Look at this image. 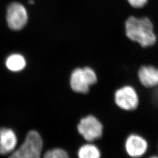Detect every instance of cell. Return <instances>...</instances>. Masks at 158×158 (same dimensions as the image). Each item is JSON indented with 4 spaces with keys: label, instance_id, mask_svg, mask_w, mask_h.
<instances>
[{
    "label": "cell",
    "instance_id": "6da1fadb",
    "mask_svg": "<svg viewBox=\"0 0 158 158\" xmlns=\"http://www.w3.org/2000/svg\"><path fill=\"white\" fill-rule=\"evenodd\" d=\"M125 32L129 39L143 48L153 45L156 40L152 23L147 17L128 18L125 23Z\"/></svg>",
    "mask_w": 158,
    "mask_h": 158
},
{
    "label": "cell",
    "instance_id": "7a4b0ae2",
    "mask_svg": "<svg viewBox=\"0 0 158 158\" xmlns=\"http://www.w3.org/2000/svg\"><path fill=\"white\" fill-rule=\"evenodd\" d=\"M43 141L41 136L35 130L30 131L23 144L12 152L16 158H41Z\"/></svg>",
    "mask_w": 158,
    "mask_h": 158
},
{
    "label": "cell",
    "instance_id": "3957f363",
    "mask_svg": "<svg viewBox=\"0 0 158 158\" xmlns=\"http://www.w3.org/2000/svg\"><path fill=\"white\" fill-rule=\"evenodd\" d=\"M97 81L96 74L91 68L76 69L70 77V86L74 92L86 94L89 90L90 85H94Z\"/></svg>",
    "mask_w": 158,
    "mask_h": 158
},
{
    "label": "cell",
    "instance_id": "277c9868",
    "mask_svg": "<svg viewBox=\"0 0 158 158\" xmlns=\"http://www.w3.org/2000/svg\"><path fill=\"white\" fill-rule=\"evenodd\" d=\"M77 130L85 139L91 142L102 137L103 126L96 117L89 115L80 119L77 125Z\"/></svg>",
    "mask_w": 158,
    "mask_h": 158
},
{
    "label": "cell",
    "instance_id": "5b68a950",
    "mask_svg": "<svg viewBox=\"0 0 158 158\" xmlns=\"http://www.w3.org/2000/svg\"><path fill=\"white\" fill-rule=\"evenodd\" d=\"M115 102L121 109L125 111L135 110L139 106V96L135 89L130 85L118 89L114 94Z\"/></svg>",
    "mask_w": 158,
    "mask_h": 158
},
{
    "label": "cell",
    "instance_id": "8992f818",
    "mask_svg": "<svg viewBox=\"0 0 158 158\" xmlns=\"http://www.w3.org/2000/svg\"><path fill=\"white\" fill-rule=\"evenodd\" d=\"M6 21L12 30L22 29L28 22V14L25 8L18 2L11 4L7 8Z\"/></svg>",
    "mask_w": 158,
    "mask_h": 158
},
{
    "label": "cell",
    "instance_id": "52a82bcc",
    "mask_svg": "<svg viewBox=\"0 0 158 158\" xmlns=\"http://www.w3.org/2000/svg\"><path fill=\"white\" fill-rule=\"evenodd\" d=\"M125 148L130 157L139 158L147 153L148 143L143 136L132 134L127 137L125 143Z\"/></svg>",
    "mask_w": 158,
    "mask_h": 158
},
{
    "label": "cell",
    "instance_id": "ba28073f",
    "mask_svg": "<svg viewBox=\"0 0 158 158\" xmlns=\"http://www.w3.org/2000/svg\"><path fill=\"white\" fill-rule=\"evenodd\" d=\"M18 139L15 132L10 128H0V155H6L15 150Z\"/></svg>",
    "mask_w": 158,
    "mask_h": 158
},
{
    "label": "cell",
    "instance_id": "9c48e42d",
    "mask_svg": "<svg viewBox=\"0 0 158 158\" xmlns=\"http://www.w3.org/2000/svg\"><path fill=\"white\" fill-rule=\"evenodd\" d=\"M138 79L143 86L156 88L158 86V68L153 66H142L138 70Z\"/></svg>",
    "mask_w": 158,
    "mask_h": 158
},
{
    "label": "cell",
    "instance_id": "30bf717a",
    "mask_svg": "<svg viewBox=\"0 0 158 158\" xmlns=\"http://www.w3.org/2000/svg\"><path fill=\"white\" fill-rule=\"evenodd\" d=\"M6 66L10 71L18 72L21 71L26 66V61L23 56L14 53L8 57L6 59Z\"/></svg>",
    "mask_w": 158,
    "mask_h": 158
},
{
    "label": "cell",
    "instance_id": "8fae6325",
    "mask_svg": "<svg viewBox=\"0 0 158 158\" xmlns=\"http://www.w3.org/2000/svg\"><path fill=\"white\" fill-rule=\"evenodd\" d=\"M79 158H101V152L96 145L87 143L79 148Z\"/></svg>",
    "mask_w": 158,
    "mask_h": 158
},
{
    "label": "cell",
    "instance_id": "7c38bea8",
    "mask_svg": "<svg viewBox=\"0 0 158 158\" xmlns=\"http://www.w3.org/2000/svg\"><path fill=\"white\" fill-rule=\"evenodd\" d=\"M44 158H69V156L66 151L57 148L47 151Z\"/></svg>",
    "mask_w": 158,
    "mask_h": 158
},
{
    "label": "cell",
    "instance_id": "4fadbf2b",
    "mask_svg": "<svg viewBox=\"0 0 158 158\" xmlns=\"http://www.w3.org/2000/svg\"><path fill=\"white\" fill-rule=\"evenodd\" d=\"M130 5L136 8H142L147 4L148 0H128Z\"/></svg>",
    "mask_w": 158,
    "mask_h": 158
},
{
    "label": "cell",
    "instance_id": "5bb4252c",
    "mask_svg": "<svg viewBox=\"0 0 158 158\" xmlns=\"http://www.w3.org/2000/svg\"><path fill=\"white\" fill-rule=\"evenodd\" d=\"M153 101L155 104L158 106V86L157 87L155 88L152 94Z\"/></svg>",
    "mask_w": 158,
    "mask_h": 158
},
{
    "label": "cell",
    "instance_id": "9a60e30c",
    "mask_svg": "<svg viewBox=\"0 0 158 158\" xmlns=\"http://www.w3.org/2000/svg\"><path fill=\"white\" fill-rule=\"evenodd\" d=\"M149 158H158V156H156V155L152 156H150Z\"/></svg>",
    "mask_w": 158,
    "mask_h": 158
}]
</instances>
